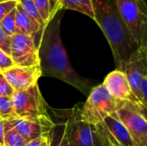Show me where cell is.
<instances>
[{
    "label": "cell",
    "instance_id": "cell-1",
    "mask_svg": "<svg viewBox=\"0 0 147 146\" xmlns=\"http://www.w3.org/2000/svg\"><path fill=\"white\" fill-rule=\"evenodd\" d=\"M62 13L59 11L45 27L39 45L42 74L60 79L84 94L91 90L90 80L81 77L71 66L60 36Z\"/></svg>",
    "mask_w": 147,
    "mask_h": 146
},
{
    "label": "cell",
    "instance_id": "cell-2",
    "mask_svg": "<svg viewBox=\"0 0 147 146\" xmlns=\"http://www.w3.org/2000/svg\"><path fill=\"white\" fill-rule=\"evenodd\" d=\"M95 22L106 37L117 70L123 71L126 61L139 48L121 20L115 0H91Z\"/></svg>",
    "mask_w": 147,
    "mask_h": 146
},
{
    "label": "cell",
    "instance_id": "cell-3",
    "mask_svg": "<svg viewBox=\"0 0 147 146\" xmlns=\"http://www.w3.org/2000/svg\"><path fill=\"white\" fill-rule=\"evenodd\" d=\"M10 99L17 119L36 122L50 128L54 127L38 84L24 90L14 91Z\"/></svg>",
    "mask_w": 147,
    "mask_h": 146
},
{
    "label": "cell",
    "instance_id": "cell-4",
    "mask_svg": "<svg viewBox=\"0 0 147 146\" xmlns=\"http://www.w3.org/2000/svg\"><path fill=\"white\" fill-rule=\"evenodd\" d=\"M124 102L114 98L104 85L100 84L91 89L87 101L80 108V118L87 123L99 126L107 116L115 113Z\"/></svg>",
    "mask_w": 147,
    "mask_h": 146
},
{
    "label": "cell",
    "instance_id": "cell-5",
    "mask_svg": "<svg viewBox=\"0 0 147 146\" xmlns=\"http://www.w3.org/2000/svg\"><path fill=\"white\" fill-rule=\"evenodd\" d=\"M80 108L76 106L64 126L69 141L75 146H108V140L101 126L84 121L80 118Z\"/></svg>",
    "mask_w": 147,
    "mask_h": 146
},
{
    "label": "cell",
    "instance_id": "cell-6",
    "mask_svg": "<svg viewBox=\"0 0 147 146\" xmlns=\"http://www.w3.org/2000/svg\"><path fill=\"white\" fill-rule=\"evenodd\" d=\"M122 22L140 46H147V4L146 0H115Z\"/></svg>",
    "mask_w": 147,
    "mask_h": 146
},
{
    "label": "cell",
    "instance_id": "cell-7",
    "mask_svg": "<svg viewBox=\"0 0 147 146\" xmlns=\"http://www.w3.org/2000/svg\"><path fill=\"white\" fill-rule=\"evenodd\" d=\"M115 114L129 132L134 145L147 146L146 108L125 101Z\"/></svg>",
    "mask_w": 147,
    "mask_h": 146
},
{
    "label": "cell",
    "instance_id": "cell-8",
    "mask_svg": "<svg viewBox=\"0 0 147 146\" xmlns=\"http://www.w3.org/2000/svg\"><path fill=\"white\" fill-rule=\"evenodd\" d=\"M14 65L21 67L40 65L39 50L30 36L15 34L10 36V54Z\"/></svg>",
    "mask_w": 147,
    "mask_h": 146
},
{
    "label": "cell",
    "instance_id": "cell-9",
    "mask_svg": "<svg viewBox=\"0 0 147 146\" xmlns=\"http://www.w3.org/2000/svg\"><path fill=\"white\" fill-rule=\"evenodd\" d=\"M123 72L128 80L134 96L141 103L140 86L143 77L147 76V46H140L130 56L125 63Z\"/></svg>",
    "mask_w": 147,
    "mask_h": 146
},
{
    "label": "cell",
    "instance_id": "cell-10",
    "mask_svg": "<svg viewBox=\"0 0 147 146\" xmlns=\"http://www.w3.org/2000/svg\"><path fill=\"white\" fill-rule=\"evenodd\" d=\"M2 73L14 91L24 90L37 84L39 78L42 75L40 65L28 67L13 65L2 71Z\"/></svg>",
    "mask_w": 147,
    "mask_h": 146
},
{
    "label": "cell",
    "instance_id": "cell-11",
    "mask_svg": "<svg viewBox=\"0 0 147 146\" xmlns=\"http://www.w3.org/2000/svg\"><path fill=\"white\" fill-rule=\"evenodd\" d=\"M102 84L114 98L121 101H127L144 107L134 96L128 80L123 71L115 70L110 72L105 77Z\"/></svg>",
    "mask_w": 147,
    "mask_h": 146
},
{
    "label": "cell",
    "instance_id": "cell-12",
    "mask_svg": "<svg viewBox=\"0 0 147 146\" xmlns=\"http://www.w3.org/2000/svg\"><path fill=\"white\" fill-rule=\"evenodd\" d=\"M101 126L109 142L115 146H135L134 140L122 122L114 113L107 116Z\"/></svg>",
    "mask_w": 147,
    "mask_h": 146
},
{
    "label": "cell",
    "instance_id": "cell-13",
    "mask_svg": "<svg viewBox=\"0 0 147 146\" xmlns=\"http://www.w3.org/2000/svg\"><path fill=\"white\" fill-rule=\"evenodd\" d=\"M16 28L17 34H22L32 37L39 48L43 29L38 23L34 22L25 14L19 3H17L16 7Z\"/></svg>",
    "mask_w": 147,
    "mask_h": 146
},
{
    "label": "cell",
    "instance_id": "cell-14",
    "mask_svg": "<svg viewBox=\"0 0 147 146\" xmlns=\"http://www.w3.org/2000/svg\"><path fill=\"white\" fill-rule=\"evenodd\" d=\"M7 122L25 139L27 143L50 133L53 129L36 122L21 119H13L7 120Z\"/></svg>",
    "mask_w": 147,
    "mask_h": 146
},
{
    "label": "cell",
    "instance_id": "cell-15",
    "mask_svg": "<svg viewBox=\"0 0 147 146\" xmlns=\"http://www.w3.org/2000/svg\"><path fill=\"white\" fill-rule=\"evenodd\" d=\"M59 10L71 9L82 13L95 21V13L91 0H55Z\"/></svg>",
    "mask_w": 147,
    "mask_h": 146
},
{
    "label": "cell",
    "instance_id": "cell-16",
    "mask_svg": "<svg viewBox=\"0 0 147 146\" xmlns=\"http://www.w3.org/2000/svg\"><path fill=\"white\" fill-rule=\"evenodd\" d=\"M45 27L53 18V16L60 11L56 4L55 0H33Z\"/></svg>",
    "mask_w": 147,
    "mask_h": 146
},
{
    "label": "cell",
    "instance_id": "cell-17",
    "mask_svg": "<svg viewBox=\"0 0 147 146\" xmlns=\"http://www.w3.org/2000/svg\"><path fill=\"white\" fill-rule=\"evenodd\" d=\"M3 146H26L25 139L7 122L3 120Z\"/></svg>",
    "mask_w": 147,
    "mask_h": 146
},
{
    "label": "cell",
    "instance_id": "cell-18",
    "mask_svg": "<svg viewBox=\"0 0 147 146\" xmlns=\"http://www.w3.org/2000/svg\"><path fill=\"white\" fill-rule=\"evenodd\" d=\"M18 3H20V5L22 6L23 11L25 12V14L31 18L34 22H35L36 23H38L42 29L44 30L45 28V24L33 2V0H19Z\"/></svg>",
    "mask_w": 147,
    "mask_h": 146
},
{
    "label": "cell",
    "instance_id": "cell-19",
    "mask_svg": "<svg viewBox=\"0 0 147 146\" xmlns=\"http://www.w3.org/2000/svg\"><path fill=\"white\" fill-rule=\"evenodd\" d=\"M17 119L11 102L10 97L0 96V120H10Z\"/></svg>",
    "mask_w": 147,
    "mask_h": 146
},
{
    "label": "cell",
    "instance_id": "cell-20",
    "mask_svg": "<svg viewBox=\"0 0 147 146\" xmlns=\"http://www.w3.org/2000/svg\"><path fill=\"white\" fill-rule=\"evenodd\" d=\"M0 26L8 36H12L16 34V9L6 15L0 22Z\"/></svg>",
    "mask_w": 147,
    "mask_h": 146
},
{
    "label": "cell",
    "instance_id": "cell-21",
    "mask_svg": "<svg viewBox=\"0 0 147 146\" xmlns=\"http://www.w3.org/2000/svg\"><path fill=\"white\" fill-rule=\"evenodd\" d=\"M17 3L18 2L16 0H5L0 2V22L6 15L16 9Z\"/></svg>",
    "mask_w": 147,
    "mask_h": 146
},
{
    "label": "cell",
    "instance_id": "cell-22",
    "mask_svg": "<svg viewBox=\"0 0 147 146\" xmlns=\"http://www.w3.org/2000/svg\"><path fill=\"white\" fill-rule=\"evenodd\" d=\"M14 93V89L9 84L3 73L0 71V96L11 97Z\"/></svg>",
    "mask_w": 147,
    "mask_h": 146
},
{
    "label": "cell",
    "instance_id": "cell-23",
    "mask_svg": "<svg viewBox=\"0 0 147 146\" xmlns=\"http://www.w3.org/2000/svg\"><path fill=\"white\" fill-rule=\"evenodd\" d=\"M0 49L8 55L10 54V37L8 36L0 26Z\"/></svg>",
    "mask_w": 147,
    "mask_h": 146
},
{
    "label": "cell",
    "instance_id": "cell-24",
    "mask_svg": "<svg viewBox=\"0 0 147 146\" xmlns=\"http://www.w3.org/2000/svg\"><path fill=\"white\" fill-rule=\"evenodd\" d=\"M14 65V63L9 55L0 49V71H3Z\"/></svg>",
    "mask_w": 147,
    "mask_h": 146
},
{
    "label": "cell",
    "instance_id": "cell-25",
    "mask_svg": "<svg viewBox=\"0 0 147 146\" xmlns=\"http://www.w3.org/2000/svg\"><path fill=\"white\" fill-rule=\"evenodd\" d=\"M59 139V141L57 142L56 145H53L50 144V146H75L69 141V139H67V137H66V135H65V131H63L61 136H60Z\"/></svg>",
    "mask_w": 147,
    "mask_h": 146
},
{
    "label": "cell",
    "instance_id": "cell-26",
    "mask_svg": "<svg viewBox=\"0 0 147 146\" xmlns=\"http://www.w3.org/2000/svg\"><path fill=\"white\" fill-rule=\"evenodd\" d=\"M49 134H50V133H46V134H44L42 136L41 142H40V146H50V137H49Z\"/></svg>",
    "mask_w": 147,
    "mask_h": 146
},
{
    "label": "cell",
    "instance_id": "cell-27",
    "mask_svg": "<svg viewBox=\"0 0 147 146\" xmlns=\"http://www.w3.org/2000/svg\"><path fill=\"white\" fill-rule=\"evenodd\" d=\"M3 134H4L3 120H0V146H3Z\"/></svg>",
    "mask_w": 147,
    "mask_h": 146
},
{
    "label": "cell",
    "instance_id": "cell-28",
    "mask_svg": "<svg viewBox=\"0 0 147 146\" xmlns=\"http://www.w3.org/2000/svg\"><path fill=\"white\" fill-rule=\"evenodd\" d=\"M42 136H43V135H42ZM42 136H41V137H40V138H38V139H34V140H32V141H30V142L27 143L26 146H40V142H41Z\"/></svg>",
    "mask_w": 147,
    "mask_h": 146
},
{
    "label": "cell",
    "instance_id": "cell-29",
    "mask_svg": "<svg viewBox=\"0 0 147 146\" xmlns=\"http://www.w3.org/2000/svg\"><path fill=\"white\" fill-rule=\"evenodd\" d=\"M107 140H108V139H107ZM108 142H109V141H108ZM108 146H115V145H113L112 143L109 142V144H108Z\"/></svg>",
    "mask_w": 147,
    "mask_h": 146
},
{
    "label": "cell",
    "instance_id": "cell-30",
    "mask_svg": "<svg viewBox=\"0 0 147 146\" xmlns=\"http://www.w3.org/2000/svg\"><path fill=\"white\" fill-rule=\"evenodd\" d=\"M2 1H5V0H0V2H2Z\"/></svg>",
    "mask_w": 147,
    "mask_h": 146
},
{
    "label": "cell",
    "instance_id": "cell-31",
    "mask_svg": "<svg viewBox=\"0 0 147 146\" xmlns=\"http://www.w3.org/2000/svg\"><path fill=\"white\" fill-rule=\"evenodd\" d=\"M16 1H17V2H18V1H19V0H16Z\"/></svg>",
    "mask_w": 147,
    "mask_h": 146
}]
</instances>
